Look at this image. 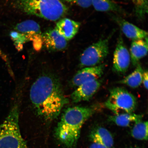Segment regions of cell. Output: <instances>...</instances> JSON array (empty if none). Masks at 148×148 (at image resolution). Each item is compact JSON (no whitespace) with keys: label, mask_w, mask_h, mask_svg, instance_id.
<instances>
[{"label":"cell","mask_w":148,"mask_h":148,"mask_svg":"<svg viewBox=\"0 0 148 148\" xmlns=\"http://www.w3.org/2000/svg\"><path fill=\"white\" fill-rule=\"evenodd\" d=\"M29 94L36 114L47 121L56 119L69 102L60 81L52 75L38 77L31 86Z\"/></svg>","instance_id":"1"},{"label":"cell","mask_w":148,"mask_h":148,"mask_svg":"<svg viewBox=\"0 0 148 148\" xmlns=\"http://www.w3.org/2000/svg\"><path fill=\"white\" fill-rule=\"evenodd\" d=\"M89 148H108L106 146L102 145V144L95 143V142H92V143L90 144Z\"/></svg>","instance_id":"24"},{"label":"cell","mask_w":148,"mask_h":148,"mask_svg":"<svg viewBox=\"0 0 148 148\" xmlns=\"http://www.w3.org/2000/svg\"><path fill=\"white\" fill-rule=\"evenodd\" d=\"M19 107L15 103L0 125V148H29L20 132Z\"/></svg>","instance_id":"4"},{"label":"cell","mask_w":148,"mask_h":148,"mask_svg":"<svg viewBox=\"0 0 148 148\" xmlns=\"http://www.w3.org/2000/svg\"><path fill=\"white\" fill-rule=\"evenodd\" d=\"M42 38L46 47L51 51L62 50L67 45V40L55 29L44 33L42 35Z\"/></svg>","instance_id":"11"},{"label":"cell","mask_w":148,"mask_h":148,"mask_svg":"<svg viewBox=\"0 0 148 148\" xmlns=\"http://www.w3.org/2000/svg\"><path fill=\"white\" fill-rule=\"evenodd\" d=\"M17 32L25 35L28 41L33 42L36 50L40 49L42 43V35L39 25L32 20H27L18 23L15 27Z\"/></svg>","instance_id":"7"},{"label":"cell","mask_w":148,"mask_h":148,"mask_svg":"<svg viewBox=\"0 0 148 148\" xmlns=\"http://www.w3.org/2000/svg\"><path fill=\"white\" fill-rule=\"evenodd\" d=\"M92 107L75 106L64 111L56 128V138L66 148L75 147L82 126L95 113Z\"/></svg>","instance_id":"2"},{"label":"cell","mask_w":148,"mask_h":148,"mask_svg":"<svg viewBox=\"0 0 148 148\" xmlns=\"http://www.w3.org/2000/svg\"><path fill=\"white\" fill-rule=\"evenodd\" d=\"M143 116L142 114L133 113H123L110 116L109 121L120 127L130 126L131 123L135 124L141 121Z\"/></svg>","instance_id":"16"},{"label":"cell","mask_w":148,"mask_h":148,"mask_svg":"<svg viewBox=\"0 0 148 148\" xmlns=\"http://www.w3.org/2000/svg\"><path fill=\"white\" fill-rule=\"evenodd\" d=\"M122 32L127 38L133 40L143 39L147 38L148 33L133 24L120 17H114Z\"/></svg>","instance_id":"12"},{"label":"cell","mask_w":148,"mask_h":148,"mask_svg":"<svg viewBox=\"0 0 148 148\" xmlns=\"http://www.w3.org/2000/svg\"><path fill=\"white\" fill-rule=\"evenodd\" d=\"M0 57L3 60L5 61L7 64H9L8 57H7L6 55L1 49H0Z\"/></svg>","instance_id":"25"},{"label":"cell","mask_w":148,"mask_h":148,"mask_svg":"<svg viewBox=\"0 0 148 148\" xmlns=\"http://www.w3.org/2000/svg\"><path fill=\"white\" fill-rule=\"evenodd\" d=\"M110 38L109 37L101 39L85 49L80 57V67H90L100 64L108 54Z\"/></svg>","instance_id":"6"},{"label":"cell","mask_w":148,"mask_h":148,"mask_svg":"<svg viewBox=\"0 0 148 148\" xmlns=\"http://www.w3.org/2000/svg\"><path fill=\"white\" fill-rule=\"evenodd\" d=\"M104 70V65L102 64L82 68L72 79L71 86L77 87L84 83L97 80L103 75Z\"/></svg>","instance_id":"9"},{"label":"cell","mask_w":148,"mask_h":148,"mask_svg":"<svg viewBox=\"0 0 148 148\" xmlns=\"http://www.w3.org/2000/svg\"><path fill=\"white\" fill-rule=\"evenodd\" d=\"M10 36L16 49L19 50L22 49L23 44L28 42L25 35L17 31H12L10 33Z\"/></svg>","instance_id":"20"},{"label":"cell","mask_w":148,"mask_h":148,"mask_svg":"<svg viewBox=\"0 0 148 148\" xmlns=\"http://www.w3.org/2000/svg\"><path fill=\"white\" fill-rule=\"evenodd\" d=\"M147 38L143 39L133 40L130 49L131 61L134 66H136L141 59L147 55Z\"/></svg>","instance_id":"15"},{"label":"cell","mask_w":148,"mask_h":148,"mask_svg":"<svg viewBox=\"0 0 148 148\" xmlns=\"http://www.w3.org/2000/svg\"><path fill=\"white\" fill-rule=\"evenodd\" d=\"M148 122L140 121L135 124L131 131L133 138L139 140H148Z\"/></svg>","instance_id":"19"},{"label":"cell","mask_w":148,"mask_h":148,"mask_svg":"<svg viewBox=\"0 0 148 148\" xmlns=\"http://www.w3.org/2000/svg\"><path fill=\"white\" fill-rule=\"evenodd\" d=\"M136 66V69L133 73L125 78L118 81L117 83L126 85L130 87L134 88H138L140 86L142 83L144 71L139 64Z\"/></svg>","instance_id":"17"},{"label":"cell","mask_w":148,"mask_h":148,"mask_svg":"<svg viewBox=\"0 0 148 148\" xmlns=\"http://www.w3.org/2000/svg\"><path fill=\"white\" fill-rule=\"evenodd\" d=\"M129 148H140L139 147H136V146H134V147H132V146H131L130 147H129Z\"/></svg>","instance_id":"26"},{"label":"cell","mask_w":148,"mask_h":148,"mask_svg":"<svg viewBox=\"0 0 148 148\" xmlns=\"http://www.w3.org/2000/svg\"><path fill=\"white\" fill-rule=\"evenodd\" d=\"M68 3H75L83 8H88L92 5V0H64Z\"/></svg>","instance_id":"22"},{"label":"cell","mask_w":148,"mask_h":148,"mask_svg":"<svg viewBox=\"0 0 148 148\" xmlns=\"http://www.w3.org/2000/svg\"><path fill=\"white\" fill-rule=\"evenodd\" d=\"M137 10L143 13L144 10L147 9V0H131Z\"/></svg>","instance_id":"21"},{"label":"cell","mask_w":148,"mask_h":148,"mask_svg":"<svg viewBox=\"0 0 148 148\" xmlns=\"http://www.w3.org/2000/svg\"><path fill=\"white\" fill-rule=\"evenodd\" d=\"M105 105L115 114L132 113L136 110L137 101L136 97L125 89L116 87L110 90Z\"/></svg>","instance_id":"5"},{"label":"cell","mask_w":148,"mask_h":148,"mask_svg":"<svg viewBox=\"0 0 148 148\" xmlns=\"http://www.w3.org/2000/svg\"><path fill=\"white\" fill-rule=\"evenodd\" d=\"M142 83H143L144 87L146 89H148V71L147 70L144 71L142 78Z\"/></svg>","instance_id":"23"},{"label":"cell","mask_w":148,"mask_h":148,"mask_svg":"<svg viewBox=\"0 0 148 148\" xmlns=\"http://www.w3.org/2000/svg\"><path fill=\"white\" fill-rule=\"evenodd\" d=\"M15 5L25 13L51 21L60 19L68 12L60 0H16Z\"/></svg>","instance_id":"3"},{"label":"cell","mask_w":148,"mask_h":148,"mask_svg":"<svg viewBox=\"0 0 148 148\" xmlns=\"http://www.w3.org/2000/svg\"><path fill=\"white\" fill-rule=\"evenodd\" d=\"M92 5L98 12L118 13L123 12L119 5L111 0H92Z\"/></svg>","instance_id":"18"},{"label":"cell","mask_w":148,"mask_h":148,"mask_svg":"<svg viewBox=\"0 0 148 148\" xmlns=\"http://www.w3.org/2000/svg\"><path fill=\"white\" fill-rule=\"evenodd\" d=\"M130 62V54L120 36L114 53L113 70L118 73L124 74L128 70Z\"/></svg>","instance_id":"8"},{"label":"cell","mask_w":148,"mask_h":148,"mask_svg":"<svg viewBox=\"0 0 148 148\" xmlns=\"http://www.w3.org/2000/svg\"><path fill=\"white\" fill-rule=\"evenodd\" d=\"M80 25V23L78 22L64 18L59 20L56 23L55 29L68 41L72 39L77 34Z\"/></svg>","instance_id":"13"},{"label":"cell","mask_w":148,"mask_h":148,"mask_svg":"<svg viewBox=\"0 0 148 148\" xmlns=\"http://www.w3.org/2000/svg\"><path fill=\"white\" fill-rule=\"evenodd\" d=\"M89 138L92 142L101 144L108 148H113V138L110 131L105 127H95L90 132Z\"/></svg>","instance_id":"14"},{"label":"cell","mask_w":148,"mask_h":148,"mask_svg":"<svg viewBox=\"0 0 148 148\" xmlns=\"http://www.w3.org/2000/svg\"><path fill=\"white\" fill-rule=\"evenodd\" d=\"M101 84V81L98 79L81 85L71 94L72 101L77 103L89 101L99 90Z\"/></svg>","instance_id":"10"}]
</instances>
